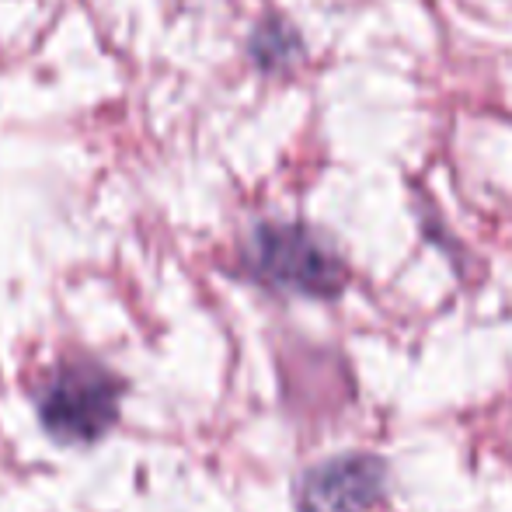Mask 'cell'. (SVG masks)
<instances>
[{"label": "cell", "instance_id": "cell-1", "mask_svg": "<svg viewBox=\"0 0 512 512\" xmlns=\"http://www.w3.org/2000/svg\"><path fill=\"white\" fill-rule=\"evenodd\" d=\"M129 384L102 359L70 356L35 391L39 425L63 446H91L115 429Z\"/></svg>", "mask_w": 512, "mask_h": 512}, {"label": "cell", "instance_id": "cell-2", "mask_svg": "<svg viewBox=\"0 0 512 512\" xmlns=\"http://www.w3.org/2000/svg\"><path fill=\"white\" fill-rule=\"evenodd\" d=\"M241 265L258 286L297 297L331 300L349 283L338 251L300 223H258L241 248Z\"/></svg>", "mask_w": 512, "mask_h": 512}, {"label": "cell", "instance_id": "cell-3", "mask_svg": "<svg viewBox=\"0 0 512 512\" xmlns=\"http://www.w3.org/2000/svg\"><path fill=\"white\" fill-rule=\"evenodd\" d=\"M387 471L377 457L342 453L314 464L297 485V512H370L384 499Z\"/></svg>", "mask_w": 512, "mask_h": 512}, {"label": "cell", "instance_id": "cell-4", "mask_svg": "<svg viewBox=\"0 0 512 512\" xmlns=\"http://www.w3.org/2000/svg\"><path fill=\"white\" fill-rule=\"evenodd\" d=\"M300 53V42L293 35V28L279 25V21H265L262 28H255L251 39V56L262 70H279L286 63H293V56Z\"/></svg>", "mask_w": 512, "mask_h": 512}]
</instances>
